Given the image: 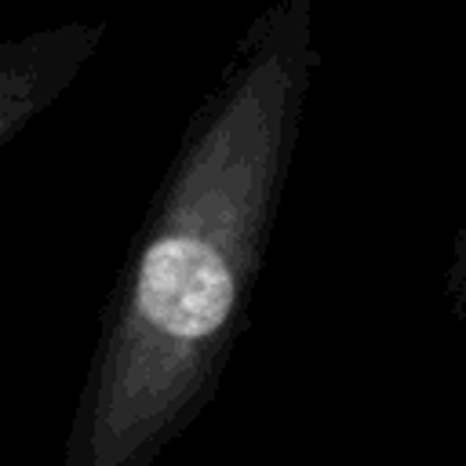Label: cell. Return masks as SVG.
<instances>
[{
	"label": "cell",
	"mask_w": 466,
	"mask_h": 466,
	"mask_svg": "<svg viewBox=\"0 0 466 466\" xmlns=\"http://www.w3.org/2000/svg\"><path fill=\"white\" fill-rule=\"evenodd\" d=\"M313 18L317 0H269L189 113L106 299L62 466H157L215 400L320 66Z\"/></svg>",
	"instance_id": "1"
},
{
	"label": "cell",
	"mask_w": 466,
	"mask_h": 466,
	"mask_svg": "<svg viewBox=\"0 0 466 466\" xmlns=\"http://www.w3.org/2000/svg\"><path fill=\"white\" fill-rule=\"evenodd\" d=\"M106 40V22H55L0 40V149L47 113Z\"/></svg>",
	"instance_id": "2"
},
{
	"label": "cell",
	"mask_w": 466,
	"mask_h": 466,
	"mask_svg": "<svg viewBox=\"0 0 466 466\" xmlns=\"http://www.w3.org/2000/svg\"><path fill=\"white\" fill-rule=\"evenodd\" d=\"M441 299H444V309L459 324H466V208L459 215V226L448 244V262L441 269Z\"/></svg>",
	"instance_id": "3"
}]
</instances>
